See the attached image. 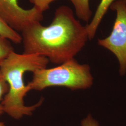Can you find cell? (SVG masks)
Masks as SVG:
<instances>
[{
	"label": "cell",
	"instance_id": "6",
	"mask_svg": "<svg viewBox=\"0 0 126 126\" xmlns=\"http://www.w3.org/2000/svg\"><path fill=\"white\" fill-rule=\"evenodd\" d=\"M115 0H101L96 9L93 20L86 26L88 39H92L94 37L97 29L102 18L107 13L109 8Z\"/></svg>",
	"mask_w": 126,
	"mask_h": 126
},
{
	"label": "cell",
	"instance_id": "4",
	"mask_svg": "<svg viewBox=\"0 0 126 126\" xmlns=\"http://www.w3.org/2000/svg\"><path fill=\"white\" fill-rule=\"evenodd\" d=\"M110 8L116 12L112 32L108 37L99 39L98 44L116 56L120 74L124 75L126 73V3L123 0H117Z\"/></svg>",
	"mask_w": 126,
	"mask_h": 126
},
{
	"label": "cell",
	"instance_id": "1",
	"mask_svg": "<svg viewBox=\"0 0 126 126\" xmlns=\"http://www.w3.org/2000/svg\"><path fill=\"white\" fill-rule=\"evenodd\" d=\"M21 32L23 53L39 55L58 65L74 59L88 39L86 26L64 5L55 10L49 25L36 22Z\"/></svg>",
	"mask_w": 126,
	"mask_h": 126
},
{
	"label": "cell",
	"instance_id": "12",
	"mask_svg": "<svg viewBox=\"0 0 126 126\" xmlns=\"http://www.w3.org/2000/svg\"><path fill=\"white\" fill-rule=\"evenodd\" d=\"M81 126H99V124L91 114H88L81 122Z\"/></svg>",
	"mask_w": 126,
	"mask_h": 126
},
{
	"label": "cell",
	"instance_id": "2",
	"mask_svg": "<svg viewBox=\"0 0 126 126\" xmlns=\"http://www.w3.org/2000/svg\"><path fill=\"white\" fill-rule=\"evenodd\" d=\"M49 61L37 54H19L12 51L0 66V71L9 85V91L2 102L4 112L15 120L32 115L42 105L43 99L32 106H26L24 99L31 91L23 79L26 72L33 73L47 67Z\"/></svg>",
	"mask_w": 126,
	"mask_h": 126
},
{
	"label": "cell",
	"instance_id": "5",
	"mask_svg": "<svg viewBox=\"0 0 126 126\" xmlns=\"http://www.w3.org/2000/svg\"><path fill=\"white\" fill-rule=\"evenodd\" d=\"M0 18L17 32H23L26 27L44 19L43 13L33 7L25 9L19 0H0Z\"/></svg>",
	"mask_w": 126,
	"mask_h": 126
},
{
	"label": "cell",
	"instance_id": "14",
	"mask_svg": "<svg viewBox=\"0 0 126 126\" xmlns=\"http://www.w3.org/2000/svg\"><path fill=\"white\" fill-rule=\"evenodd\" d=\"M123 0V1H124V2H125L126 3V0Z\"/></svg>",
	"mask_w": 126,
	"mask_h": 126
},
{
	"label": "cell",
	"instance_id": "9",
	"mask_svg": "<svg viewBox=\"0 0 126 126\" xmlns=\"http://www.w3.org/2000/svg\"><path fill=\"white\" fill-rule=\"evenodd\" d=\"M14 51L11 42L0 35V66L12 51Z\"/></svg>",
	"mask_w": 126,
	"mask_h": 126
},
{
	"label": "cell",
	"instance_id": "7",
	"mask_svg": "<svg viewBox=\"0 0 126 126\" xmlns=\"http://www.w3.org/2000/svg\"><path fill=\"white\" fill-rule=\"evenodd\" d=\"M74 7L77 17L81 20L87 22L92 12L90 9L89 0H70Z\"/></svg>",
	"mask_w": 126,
	"mask_h": 126
},
{
	"label": "cell",
	"instance_id": "13",
	"mask_svg": "<svg viewBox=\"0 0 126 126\" xmlns=\"http://www.w3.org/2000/svg\"><path fill=\"white\" fill-rule=\"evenodd\" d=\"M0 126H5L4 123L3 122L0 121Z\"/></svg>",
	"mask_w": 126,
	"mask_h": 126
},
{
	"label": "cell",
	"instance_id": "11",
	"mask_svg": "<svg viewBox=\"0 0 126 126\" xmlns=\"http://www.w3.org/2000/svg\"><path fill=\"white\" fill-rule=\"evenodd\" d=\"M54 0H29L33 7L42 13L49 9L50 4Z\"/></svg>",
	"mask_w": 126,
	"mask_h": 126
},
{
	"label": "cell",
	"instance_id": "3",
	"mask_svg": "<svg viewBox=\"0 0 126 126\" xmlns=\"http://www.w3.org/2000/svg\"><path fill=\"white\" fill-rule=\"evenodd\" d=\"M32 81L27 84L31 90L42 91L50 87H64L71 90L91 87L94 79L90 66L74 59L55 67L41 69L33 72Z\"/></svg>",
	"mask_w": 126,
	"mask_h": 126
},
{
	"label": "cell",
	"instance_id": "10",
	"mask_svg": "<svg viewBox=\"0 0 126 126\" xmlns=\"http://www.w3.org/2000/svg\"><path fill=\"white\" fill-rule=\"evenodd\" d=\"M8 91L9 85L0 71V115L4 113L2 105V102L5 95L8 92Z\"/></svg>",
	"mask_w": 126,
	"mask_h": 126
},
{
	"label": "cell",
	"instance_id": "8",
	"mask_svg": "<svg viewBox=\"0 0 126 126\" xmlns=\"http://www.w3.org/2000/svg\"><path fill=\"white\" fill-rule=\"evenodd\" d=\"M0 35L16 44L22 43V36L0 18Z\"/></svg>",
	"mask_w": 126,
	"mask_h": 126
}]
</instances>
